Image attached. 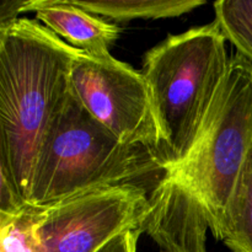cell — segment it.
<instances>
[{
    "mask_svg": "<svg viewBox=\"0 0 252 252\" xmlns=\"http://www.w3.org/2000/svg\"><path fill=\"white\" fill-rule=\"evenodd\" d=\"M44 207L38 228L47 252H97L123 233H144L149 194L139 184L101 186Z\"/></svg>",
    "mask_w": 252,
    "mask_h": 252,
    "instance_id": "6",
    "label": "cell"
},
{
    "mask_svg": "<svg viewBox=\"0 0 252 252\" xmlns=\"http://www.w3.org/2000/svg\"><path fill=\"white\" fill-rule=\"evenodd\" d=\"M70 85L96 121L121 142L149 150L161 166L160 133L142 71L111 54L80 52L71 63Z\"/></svg>",
    "mask_w": 252,
    "mask_h": 252,
    "instance_id": "5",
    "label": "cell"
},
{
    "mask_svg": "<svg viewBox=\"0 0 252 252\" xmlns=\"http://www.w3.org/2000/svg\"><path fill=\"white\" fill-rule=\"evenodd\" d=\"M74 5L93 15L118 21L133 19H166L191 12L206 4L203 0H108L81 1L71 0Z\"/></svg>",
    "mask_w": 252,
    "mask_h": 252,
    "instance_id": "10",
    "label": "cell"
},
{
    "mask_svg": "<svg viewBox=\"0 0 252 252\" xmlns=\"http://www.w3.org/2000/svg\"><path fill=\"white\" fill-rule=\"evenodd\" d=\"M157 171L165 172L152 153L121 142L85 110L70 85L39 142L29 204L48 206L96 187L139 184Z\"/></svg>",
    "mask_w": 252,
    "mask_h": 252,
    "instance_id": "3",
    "label": "cell"
},
{
    "mask_svg": "<svg viewBox=\"0 0 252 252\" xmlns=\"http://www.w3.org/2000/svg\"><path fill=\"white\" fill-rule=\"evenodd\" d=\"M216 22L170 34L143 59L161 140L164 171L181 164L196 144L230 66Z\"/></svg>",
    "mask_w": 252,
    "mask_h": 252,
    "instance_id": "2",
    "label": "cell"
},
{
    "mask_svg": "<svg viewBox=\"0 0 252 252\" xmlns=\"http://www.w3.org/2000/svg\"><path fill=\"white\" fill-rule=\"evenodd\" d=\"M149 202L144 233L160 252H207L208 216L189 189L162 175L149 193Z\"/></svg>",
    "mask_w": 252,
    "mask_h": 252,
    "instance_id": "7",
    "label": "cell"
},
{
    "mask_svg": "<svg viewBox=\"0 0 252 252\" xmlns=\"http://www.w3.org/2000/svg\"><path fill=\"white\" fill-rule=\"evenodd\" d=\"M220 241L233 252H252V148L229 198Z\"/></svg>",
    "mask_w": 252,
    "mask_h": 252,
    "instance_id": "9",
    "label": "cell"
},
{
    "mask_svg": "<svg viewBox=\"0 0 252 252\" xmlns=\"http://www.w3.org/2000/svg\"><path fill=\"white\" fill-rule=\"evenodd\" d=\"M80 52L38 21L20 17L0 27V172L27 203L39 142Z\"/></svg>",
    "mask_w": 252,
    "mask_h": 252,
    "instance_id": "1",
    "label": "cell"
},
{
    "mask_svg": "<svg viewBox=\"0 0 252 252\" xmlns=\"http://www.w3.org/2000/svg\"><path fill=\"white\" fill-rule=\"evenodd\" d=\"M140 234L134 231L123 233L106 244L97 252H137V243Z\"/></svg>",
    "mask_w": 252,
    "mask_h": 252,
    "instance_id": "13",
    "label": "cell"
},
{
    "mask_svg": "<svg viewBox=\"0 0 252 252\" xmlns=\"http://www.w3.org/2000/svg\"><path fill=\"white\" fill-rule=\"evenodd\" d=\"M251 148L252 65L236 53L191 153L164 172L203 204L217 240L221 238L226 206Z\"/></svg>",
    "mask_w": 252,
    "mask_h": 252,
    "instance_id": "4",
    "label": "cell"
},
{
    "mask_svg": "<svg viewBox=\"0 0 252 252\" xmlns=\"http://www.w3.org/2000/svg\"><path fill=\"white\" fill-rule=\"evenodd\" d=\"M44 207L27 204L14 216H0L1 252H47L39 238Z\"/></svg>",
    "mask_w": 252,
    "mask_h": 252,
    "instance_id": "11",
    "label": "cell"
},
{
    "mask_svg": "<svg viewBox=\"0 0 252 252\" xmlns=\"http://www.w3.org/2000/svg\"><path fill=\"white\" fill-rule=\"evenodd\" d=\"M213 6L223 36L252 65V0H220Z\"/></svg>",
    "mask_w": 252,
    "mask_h": 252,
    "instance_id": "12",
    "label": "cell"
},
{
    "mask_svg": "<svg viewBox=\"0 0 252 252\" xmlns=\"http://www.w3.org/2000/svg\"><path fill=\"white\" fill-rule=\"evenodd\" d=\"M32 11L38 22L69 46L93 57H105L121 29L73 4L71 0H25L22 12Z\"/></svg>",
    "mask_w": 252,
    "mask_h": 252,
    "instance_id": "8",
    "label": "cell"
}]
</instances>
